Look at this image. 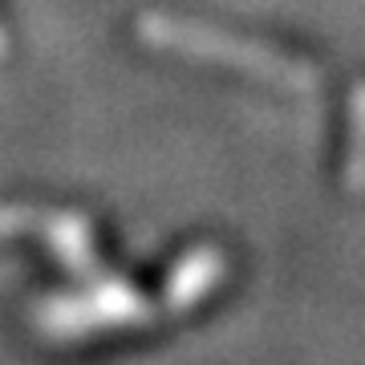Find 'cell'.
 <instances>
[{
	"label": "cell",
	"instance_id": "1",
	"mask_svg": "<svg viewBox=\"0 0 365 365\" xmlns=\"http://www.w3.org/2000/svg\"><path fill=\"white\" fill-rule=\"evenodd\" d=\"M138 37L150 49H167V53H179V57H191V61H207V66L235 69V73H248V78H260V81H276V86L297 93H309L321 86V73L309 61H300L292 53H280L272 45H260V41L223 33L207 21L146 13L138 21Z\"/></svg>",
	"mask_w": 365,
	"mask_h": 365
}]
</instances>
